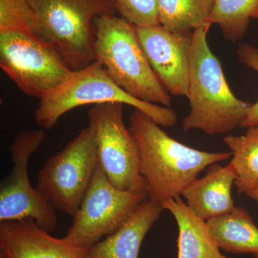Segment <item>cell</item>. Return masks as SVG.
Here are the masks:
<instances>
[{"label":"cell","instance_id":"19","mask_svg":"<svg viewBox=\"0 0 258 258\" xmlns=\"http://www.w3.org/2000/svg\"><path fill=\"white\" fill-rule=\"evenodd\" d=\"M258 0H215L209 22L221 28L227 40L235 42L247 32Z\"/></svg>","mask_w":258,"mask_h":258},{"label":"cell","instance_id":"17","mask_svg":"<svg viewBox=\"0 0 258 258\" xmlns=\"http://www.w3.org/2000/svg\"><path fill=\"white\" fill-rule=\"evenodd\" d=\"M244 135H227L224 143L231 150L237 174L235 185L240 194L258 186V125L247 128Z\"/></svg>","mask_w":258,"mask_h":258},{"label":"cell","instance_id":"23","mask_svg":"<svg viewBox=\"0 0 258 258\" xmlns=\"http://www.w3.org/2000/svg\"><path fill=\"white\" fill-rule=\"evenodd\" d=\"M245 195H247V197H249V198L252 199V200L258 203V186L254 188L253 189L251 190V191H248V192L246 193Z\"/></svg>","mask_w":258,"mask_h":258},{"label":"cell","instance_id":"16","mask_svg":"<svg viewBox=\"0 0 258 258\" xmlns=\"http://www.w3.org/2000/svg\"><path fill=\"white\" fill-rule=\"evenodd\" d=\"M207 225L220 249L258 258V227L244 208H235L223 216L208 220Z\"/></svg>","mask_w":258,"mask_h":258},{"label":"cell","instance_id":"6","mask_svg":"<svg viewBox=\"0 0 258 258\" xmlns=\"http://www.w3.org/2000/svg\"><path fill=\"white\" fill-rule=\"evenodd\" d=\"M149 198L147 189L123 190L112 184L98 164L73 223L62 240L86 252L118 230L139 205Z\"/></svg>","mask_w":258,"mask_h":258},{"label":"cell","instance_id":"20","mask_svg":"<svg viewBox=\"0 0 258 258\" xmlns=\"http://www.w3.org/2000/svg\"><path fill=\"white\" fill-rule=\"evenodd\" d=\"M7 30L41 37L28 0H0V31Z\"/></svg>","mask_w":258,"mask_h":258},{"label":"cell","instance_id":"24","mask_svg":"<svg viewBox=\"0 0 258 258\" xmlns=\"http://www.w3.org/2000/svg\"><path fill=\"white\" fill-rule=\"evenodd\" d=\"M252 18H258V8L255 10V12L252 15Z\"/></svg>","mask_w":258,"mask_h":258},{"label":"cell","instance_id":"4","mask_svg":"<svg viewBox=\"0 0 258 258\" xmlns=\"http://www.w3.org/2000/svg\"><path fill=\"white\" fill-rule=\"evenodd\" d=\"M118 103L134 107L152 118L161 126H174L178 118L169 107L140 101L125 92L114 82L98 61L83 69L71 71L53 91L44 97L35 111L37 124L52 129L68 112L86 105Z\"/></svg>","mask_w":258,"mask_h":258},{"label":"cell","instance_id":"13","mask_svg":"<svg viewBox=\"0 0 258 258\" xmlns=\"http://www.w3.org/2000/svg\"><path fill=\"white\" fill-rule=\"evenodd\" d=\"M237 174L230 162L227 166L211 164L205 176L195 179L181 191L186 204L205 221L223 216L235 208L232 198V185Z\"/></svg>","mask_w":258,"mask_h":258},{"label":"cell","instance_id":"1","mask_svg":"<svg viewBox=\"0 0 258 258\" xmlns=\"http://www.w3.org/2000/svg\"><path fill=\"white\" fill-rule=\"evenodd\" d=\"M160 126L138 109L131 115L129 129L138 146L139 170L151 200L162 204L179 196L204 169L232 156L231 152H207L188 147Z\"/></svg>","mask_w":258,"mask_h":258},{"label":"cell","instance_id":"2","mask_svg":"<svg viewBox=\"0 0 258 258\" xmlns=\"http://www.w3.org/2000/svg\"><path fill=\"white\" fill-rule=\"evenodd\" d=\"M211 25L205 23L191 35L187 96L191 110L182 125L184 132L201 130L215 135L242 126L252 103L239 99L231 91L221 63L208 45Z\"/></svg>","mask_w":258,"mask_h":258},{"label":"cell","instance_id":"22","mask_svg":"<svg viewBox=\"0 0 258 258\" xmlns=\"http://www.w3.org/2000/svg\"><path fill=\"white\" fill-rule=\"evenodd\" d=\"M237 59L244 66L258 73V50L250 44L240 45L237 51ZM258 125V100L252 103L247 110V116L242 127L249 128Z\"/></svg>","mask_w":258,"mask_h":258},{"label":"cell","instance_id":"7","mask_svg":"<svg viewBox=\"0 0 258 258\" xmlns=\"http://www.w3.org/2000/svg\"><path fill=\"white\" fill-rule=\"evenodd\" d=\"M0 66L24 93L40 101L62 84L72 71L47 40L10 30L0 31Z\"/></svg>","mask_w":258,"mask_h":258},{"label":"cell","instance_id":"21","mask_svg":"<svg viewBox=\"0 0 258 258\" xmlns=\"http://www.w3.org/2000/svg\"><path fill=\"white\" fill-rule=\"evenodd\" d=\"M117 13L135 27L160 25L157 0H113Z\"/></svg>","mask_w":258,"mask_h":258},{"label":"cell","instance_id":"9","mask_svg":"<svg viewBox=\"0 0 258 258\" xmlns=\"http://www.w3.org/2000/svg\"><path fill=\"white\" fill-rule=\"evenodd\" d=\"M45 139L43 130L35 129L22 131L13 139L10 147L13 168L0 185V222L30 219L49 233L55 230L56 210L32 187L28 176L29 159Z\"/></svg>","mask_w":258,"mask_h":258},{"label":"cell","instance_id":"10","mask_svg":"<svg viewBox=\"0 0 258 258\" xmlns=\"http://www.w3.org/2000/svg\"><path fill=\"white\" fill-rule=\"evenodd\" d=\"M123 104L94 105L88 112L98 160L110 181L118 189H147L139 170L138 146L123 119Z\"/></svg>","mask_w":258,"mask_h":258},{"label":"cell","instance_id":"11","mask_svg":"<svg viewBox=\"0 0 258 258\" xmlns=\"http://www.w3.org/2000/svg\"><path fill=\"white\" fill-rule=\"evenodd\" d=\"M135 28L149 64L168 92L187 97L192 33L170 31L161 25Z\"/></svg>","mask_w":258,"mask_h":258},{"label":"cell","instance_id":"8","mask_svg":"<svg viewBox=\"0 0 258 258\" xmlns=\"http://www.w3.org/2000/svg\"><path fill=\"white\" fill-rule=\"evenodd\" d=\"M99 164L94 134L88 124L45 161L35 188L52 208L74 216Z\"/></svg>","mask_w":258,"mask_h":258},{"label":"cell","instance_id":"15","mask_svg":"<svg viewBox=\"0 0 258 258\" xmlns=\"http://www.w3.org/2000/svg\"><path fill=\"white\" fill-rule=\"evenodd\" d=\"M162 206L172 214L179 228L177 258H229L220 252L207 222L190 210L181 195L169 199Z\"/></svg>","mask_w":258,"mask_h":258},{"label":"cell","instance_id":"14","mask_svg":"<svg viewBox=\"0 0 258 258\" xmlns=\"http://www.w3.org/2000/svg\"><path fill=\"white\" fill-rule=\"evenodd\" d=\"M164 210L159 202L144 200L118 230L88 249L85 258H139L144 237Z\"/></svg>","mask_w":258,"mask_h":258},{"label":"cell","instance_id":"18","mask_svg":"<svg viewBox=\"0 0 258 258\" xmlns=\"http://www.w3.org/2000/svg\"><path fill=\"white\" fill-rule=\"evenodd\" d=\"M215 0H157L159 23L170 31L192 33L210 23Z\"/></svg>","mask_w":258,"mask_h":258},{"label":"cell","instance_id":"12","mask_svg":"<svg viewBox=\"0 0 258 258\" xmlns=\"http://www.w3.org/2000/svg\"><path fill=\"white\" fill-rule=\"evenodd\" d=\"M85 253L52 237L33 220L0 222V258H85Z\"/></svg>","mask_w":258,"mask_h":258},{"label":"cell","instance_id":"5","mask_svg":"<svg viewBox=\"0 0 258 258\" xmlns=\"http://www.w3.org/2000/svg\"><path fill=\"white\" fill-rule=\"evenodd\" d=\"M40 36L58 50L72 71L95 61V20L115 15L113 0H28Z\"/></svg>","mask_w":258,"mask_h":258},{"label":"cell","instance_id":"3","mask_svg":"<svg viewBox=\"0 0 258 258\" xmlns=\"http://www.w3.org/2000/svg\"><path fill=\"white\" fill-rule=\"evenodd\" d=\"M95 60L114 82L140 101L169 107V93L157 77L139 42L136 28L115 15L95 20Z\"/></svg>","mask_w":258,"mask_h":258}]
</instances>
